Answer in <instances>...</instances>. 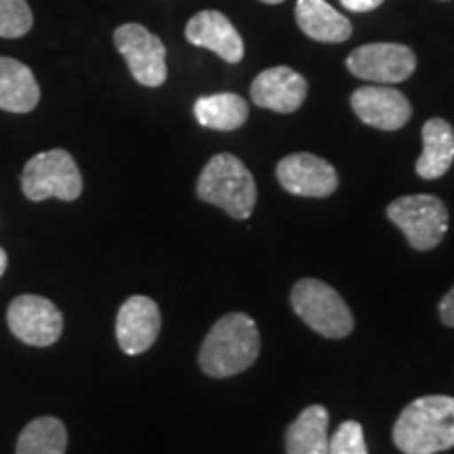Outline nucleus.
Listing matches in <instances>:
<instances>
[{"label":"nucleus","mask_w":454,"mask_h":454,"mask_svg":"<svg viewBox=\"0 0 454 454\" xmlns=\"http://www.w3.org/2000/svg\"><path fill=\"white\" fill-rule=\"evenodd\" d=\"M328 454H368L362 425L356 421L340 423V427L328 440Z\"/></svg>","instance_id":"nucleus-22"},{"label":"nucleus","mask_w":454,"mask_h":454,"mask_svg":"<svg viewBox=\"0 0 454 454\" xmlns=\"http://www.w3.org/2000/svg\"><path fill=\"white\" fill-rule=\"evenodd\" d=\"M454 162V129L444 118H429L423 124V152L417 160V175L434 181L444 177Z\"/></svg>","instance_id":"nucleus-17"},{"label":"nucleus","mask_w":454,"mask_h":454,"mask_svg":"<svg viewBox=\"0 0 454 454\" xmlns=\"http://www.w3.org/2000/svg\"><path fill=\"white\" fill-rule=\"evenodd\" d=\"M114 44L127 61L130 76L144 87L156 89L167 82V47L156 34L141 24H124L114 30Z\"/></svg>","instance_id":"nucleus-7"},{"label":"nucleus","mask_w":454,"mask_h":454,"mask_svg":"<svg viewBox=\"0 0 454 454\" xmlns=\"http://www.w3.org/2000/svg\"><path fill=\"white\" fill-rule=\"evenodd\" d=\"M387 217L406 236L414 251H431L448 231V208L438 196H402L387 207Z\"/></svg>","instance_id":"nucleus-6"},{"label":"nucleus","mask_w":454,"mask_h":454,"mask_svg":"<svg viewBox=\"0 0 454 454\" xmlns=\"http://www.w3.org/2000/svg\"><path fill=\"white\" fill-rule=\"evenodd\" d=\"M288 454H328V412L325 406H308L286 431Z\"/></svg>","instance_id":"nucleus-18"},{"label":"nucleus","mask_w":454,"mask_h":454,"mask_svg":"<svg viewBox=\"0 0 454 454\" xmlns=\"http://www.w3.org/2000/svg\"><path fill=\"white\" fill-rule=\"evenodd\" d=\"M345 66L360 81L397 84L408 81L417 70V55L400 43H371L351 51Z\"/></svg>","instance_id":"nucleus-8"},{"label":"nucleus","mask_w":454,"mask_h":454,"mask_svg":"<svg viewBox=\"0 0 454 454\" xmlns=\"http://www.w3.org/2000/svg\"><path fill=\"white\" fill-rule=\"evenodd\" d=\"M32 26L34 15L26 0H0V38H21Z\"/></svg>","instance_id":"nucleus-21"},{"label":"nucleus","mask_w":454,"mask_h":454,"mask_svg":"<svg viewBox=\"0 0 454 454\" xmlns=\"http://www.w3.org/2000/svg\"><path fill=\"white\" fill-rule=\"evenodd\" d=\"M187 43L213 51L225 64H240L244 59V41L236 26L219 11L207 9L190 17L185 26Z\"/></svg>","instance_id":"nucleus-14"},{"label":"nucleus","mask_w":454,"mask_h":454,"mask_svg":"<svg viewBox=\"0 0 454 454\" xmlns=\"http://www.w3.org/2000/svg\"><path fill=\"white\" fill-rule=\"evenodd\" d=\"M259 331L247 314H227L217 320L207 339L202 340L200 368L213 379H227L240 374L259 357Z\"/></svg>","instance_id":"nucleus-2"},{"label":"nucleus","mask_w":454,"mask_h":454,"mask_svg":"<svg viewBox=\"0 0 454 454\" xmlns=\"http://www.w3.org/2000/svg\"><path fill=\"white\" fill-rule=\"evenodd\" d=\"M276 177L288 194L303 198H326L339 187L333 164L308 152L284 156L276 167Z\"/></svg>","instance_id":"nucleus-10"},{"label":"nucleus","mask_w":454,"mask_h":454,"mask_svg":"<svg viewBox=\"0 0 454 454\" xmlns=\"http://www.w3.org/2000/svg\"><path fill=\"white\" fill-rule=\"evenodd\" d=\"M261 3H265V4H280V3H284V0H261Z\"/></svg>","instance_id":"nucleus-26"},{"label":"nucleus","mask_w":454,"mask_h":454,"mask_svg":"<svg viewBox=\"0 0 454 454\" xmlns=\"http://www.w3.org/2000/svg\"><path fill=\"white\" fill-rule=\"evenodd\" d=\"M291 303L294 314L311 331L326 339H343L354 331V316L340 294L316 278H303L293 286Z\"/></svg>","instance_id":"nucleus-4"},{"label":"nucleus","mask_w":454,"mask_h":454,"mask_svg":"<svg viewBox=\"0 0 454 454\" xmlns=\"http://www.w3.org/2000/svg\"><path fill=\"white\" fill-rule=\"evenodd\" d=\"M160 309L150 297L135 294L127 299L116 316V339L124 354L139 356L156 343L160 333Z\"/></svg>","instance_id":"nucleus-12"},{"label":"nucleus","mask_w":454,"mask_h":454,"mask_svg":"<svg viewBox=\"0 0 454 454\" xmlns=\"http://www.w3.org/2000/svg\"><path fill=\"white\" fill-rule=\"evenodd\" d=\"M394 442L404 454H438L454 448V397L425 395L402 411Z\"/></svg>","instance_id":"nucleus-1"},{"label":"nucleus","mask_w":454,"mask_h":454,"mask_svg":"<svg viewBox=\"0 0 454 454\" xmlns=\"http://www.w3.org/2000/svg\"><path fill=\"white\" fill-rule=\"evenodd\" d=\"M41 101L34 72L13 57H0V110L27 114Z\"/></svg>","instance_id":"nucleus-16"},{"label":"nucleus","mask_w":454,"mask_h":454,"mask_svg":"<svg viewBox=\"0 0 454 454\" xmlns=\"http://www.w3.org/2000/svg\"><path fill=\"white\" fill-rule=\"evenodd\" d=\"M194 116L202 127L230 133L248 121V104L236 93L207 95L194 104Z\"/></svg>","instance_id":"nucleus-19"},{"label":"nucleus","mask_w":454,"mask_h":454,"mask_svg":"<svg viewBox=\"0 0 454 454\" xmlns=\"http://www.w3.org/2000/svg\"><path fill=\"white\" fill-rule=\"evenodd\" d=\"M66 425L55 417H41L27 423L17 440V454H66Z\"/></svg>","instance_id":"nucleus-20"},{"label":"nucleus","mask_w":454,"mask_h":454,"mask_svg":"<svg viewBox=\"0 0 454 454\" xmlns=\"http://www.w3.org/2000/svg\"><path fill=\"white\" fill-rule=\"evenodd\" d=\"M4 270H7V253H4V248H0V278H3Z\"/></svg>","instance_id":"nucleus-25"},{"label":"nucleus","mask_w":454,"mask_h":454,"mask_svg":"<svg viewBox=\"0 0 454 454\" xmlns=\"http://www.w3.org/2000/svg\"><path fill=\"white\" fill-rule=\"evenodd\" d=\"M202 202L215 204L234 219H248L257 204V185L251 170L234 154H217L207 162L196 184Z\"/></svg>","instance_id":"nucleus-3"},{"label":"nucleus","mask_w":454,"mask_h":454,"mask_svg":"<svg viewBox=\"0 0 454 454\" xmlns=\"http://www.w3.org/2000/svg\"><path fill=\"white\" fill-rule=\"evenodd\" d=\"M442 3H448V0H442Z\"/></svg>","instance_id":"nucleus-27"},{"label":"nucleus","mask_w":454,"mask_h":454,"mask_svg":"<svg viewBox=\"0 0 454 454\" xmlns=\"http://www.w3.org/2000/svg\"><path fill=\"white\" fill-rule=\"evenodd\" d=\"M351 110L368 127L379 130H397L406 127L412 116V106L404 93L383 84L360 87L351 95Z\"/></svg>","instance_id":"nucleus-11"},{"label":"nucleus","mask_w":454,"mask_h":454,"mask_svg":"<svg viewBox=\"0 0 454 454\" xmlns=\"http://www.w3.org/2000/svg\"><path fill=\"white\" fill-rule=\"evenodd\" d=\"M21 190L32 202L49 198L72 202L82 194V175L70 152L49 150L32 156L21 173Z\"/></svg>","instance_id":"nucleus-5"},{"label":"nucleus","mask_w":454,"mask_h":454,"mask_svg":"<svg viewBox=\"0 0 454 454\" xmlns=\"http://www.w3.org/2000/svg\"><path fill=\"white\" fill-rule=\"evenodd\" d=\"M294 20L299 30L311 41L339 44L351 38V21L339 13L326 0H297Z\"/></svg>","instance_id":"nucleus-15"},{"label":"nucleus","mask_w":454,"mask_h":454,"mask_svg":"<svg viewBox=\"0 0 454 454\" xmlns=\"http://www.w3.org/2000/svg\"><path fill=\"white\" fill-rule=\"evenodd\" d=\"M383 3L385 0H340V4L351 13H371V11L381 7Z\"/></svg>","instance_id":"nucleus-23"},{"label":"nucleus","mask_w":454,"mask_h":454,"mask_svg":"<svg viewBox=\"0 0 454 454\" xmlns=\"http://www.w3.org/2000/svg\"><path fill=\"white\" fill-rule=\"evenodd\" d=\"M440 317L446 326L454 328V286L448 291L446 297L440 301Z\"/></svg>","instance_id":"nucleus-24"},{"label":"nucleus","mask_w":454,"mask_h":454,"mask_svg":"<svg viewBox=\"0 0 454 454\" xmlns=\"http://www.w3.org/2000/svg\"><path fill=\"white\" fill-rule=\"evenodd\" d=\"M308 98V81L288 66L268 67L251 84L254 106L278 114H293Z\"/></svg>","instance_id":"nucleus-13"},{"label":"nucleus","mask_w":454,"mask_h":454,"mask_svg":"<svg viewBox=\"0 0 454 454\" xmlns=\"http://www.w3.org/2000/svg\"><path fill=\"white\" fill-rule=\"evenodd\" d=\"M7 325L21 343L49 348L64 331V316L53 301L38 294H20L11 301Z\"/></svg>","instance_id":"nucleus-9"}]
</instances>
